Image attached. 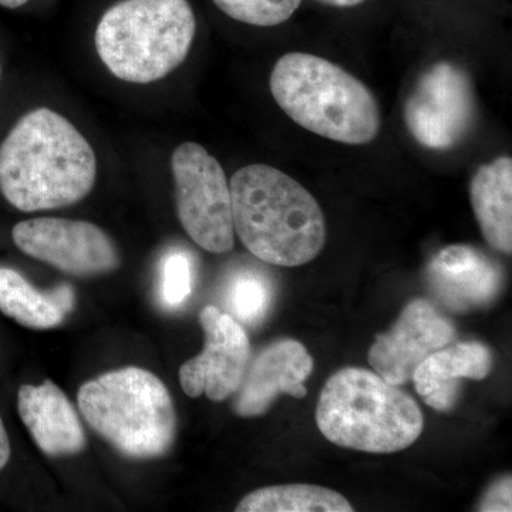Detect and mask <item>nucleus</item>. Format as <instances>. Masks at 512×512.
<instances>
[{
	"label": "nucleus",
	"mask_w": 512,
	"mask_h": 512,
	"mask_svg": "<svg viewBox=\"0 0 512 512\" xmlns=\"http://www.w3.org/2000/svg\"><path fill=\"white\" fill-rule=\"evenodd\" d=\"M237 512H352L342 494L312 484L272 485L245 495Z\"/></svg>",
	"instance_id": "17"
},
{
	"label": "nucleus",
	"mask_w": 512,
	"mask_h": 512,
	"mask_svg": "<svg viewBox=\"0 0 512 512\" xmlns=\"http://www.w3.org/2000/svg\"><path fill=\"white\" fill-rule=\"evenodd\" d=\"M493 352L480 342L458 343L431 353L414 370L417 393L431 409L448 412L460 396V380H483L493 370Z\"/></svg>",
	"instance_id": "15"
},
{
	"label": "nucleus",
	"mask_w": 512,
	"mask_h": 512,
	"mask_svg": "<svg viewBox=\"0 0 512 512\" xmlns=\"http://www.w3.org/2000/svg\"><path fill=\"white\" fill-rule=\"evenodd\" d=\"M178 220L188 237L211 254L235 244L231 190L217 158L200 144H180L171 157Z\"/></svg>",
	"instance_id": "7"
},
{
	"label": "nucleus",
	"mask_w": 512,
	"mask_h": 512,
	"mask_svg": "<svg viewBox=\"0 0 512 512\" xmlns=\"http://www.w3.org/2000/svg\"><path fill=\"white\" fill-rule=\"evenodd\" d=\"M471 205L485 241L512 252V160L500 157L481 165L470 184Z\"/></svg>",
	"instance_id": "16"
},
{
	"label": "nucleus",
	"mask_w": 512,
	"mask_h": 512,
	"mask_svg": "<svg viewBox=\"0 0 512 512\" xmlns=\"http://www.w3.org/2000/svg\"><path fill=\"white\" fill-rule=\"evenodd\" d=\"M97 178L86 137L62 114H23L0 143V192L22 212L57 210L84 200Z\"/></svg>",
	"instance_id": "1"
},
{
	"label": "nucleus",
	"mask_w": 512,
	"mask_h": 512,
	"mask_svg": "<svg viewBox=\"0 0 512 512\" xmlns=\"http://www.w3.org/2000/svg\"><path fill=\"white\" fill-rule=\"evenodd\" d=\"M10 460V441L8 431L5 429L2 417H0V471L8 466Z\"/></svg>",
	"instance_id": "24"
},
{
	"label": "nucleus",
	"mask_w": 512,
	"mask_h": 512,
	"mask_svg": "<svg viewBox=\"0 0 512 512\" xmlns=\"http://www.w3.org/2000/svg\"><path fill=\"white\" fill-rule=\"evenodd\" d=\"M0 312L26 328L45 330L59 326L64 313L15 269L0 268Z\"/></svg>",
	"instance_id": "18"
},
{
	"label": "nucleus",
	"mask_w": 512,
	"mask_h": 512,
	"mask_svg": "<svg viewBox=\"0 0 512 512\" xmlns=\"http://www.w3.org/2000/svg\"><path fill=\"white\" fill-rule=\"evenodd\" d=\"M192 292V265L184 252L165 256L161 268V301L168 309H178L188 301Z\"/></svg>",
	"instance_id": "21"
},
{
	"label": "nucleus",
	"mask_w": 512,
	"mask_h": 512,
	"mask_svg": "<svg viewBox=\"0 0 512 512\" xmlns=\"http://www.w3.org/2000/svg\"><path fill=\"white\" fill-rule=\"evenodd\" d=\"M200 323L205 348L181 366V387L187 396L207 394L212 402H222L238 392L249 365L251 345L238 320L215 306L202 309Z\"/></svg>",
	"instance_id": "10"
},
{
	"label": "nucleus",
	"mask_w": 512,
	"mask_h": 512,
	"mask_svg": "<svg viewBox=\"0 0 512 512\" xmlns=\"http://www.w3.org/2000/svg\"><path fill=\"white\" fill-rule=\"evenodd\" d=\"M0 77H2V64H0Z\"/></svg>",
	"instance_id": "27"
},
{
	"label": "nucleus",
	"mask_w": 512,
	"mask_h": 512,
	"mask_svg": "<svg viewBox=\"0 0 512 512\" xmlns=\"http://www.w3.org/2000/svg\"><path fill=\"white\" fill-rule=\"evenodd\" d=\"M229 190L235 234L266 264H309L325 247L322 208L284 171L266 164L247 165L232 175Z\"/></svg>",
	"instance_id": "2"
},
{
	"label": "nucleus",
	"mask_w": 512,
	"mask_h": 512,
	"mask_svg": "<svg viewBox=\"0 0 512 512\" xmlns=\"http://www.w3.org/2000/svg\"><path fill=\"white\" fill-rule=\"evenodd\" d=\"M478 511H511V476L503 477L491 485L483 500L478 504Z\"/></svg>",
	"instance_id": "22"
},
{
	"label": "nucleus",
	"mask_w": 512,
	"mask_h": 512,
	"mask_svg": "<svg viewBox=\"0 0 512 512\" xmlns=\"http://www.w3.org/2000/svg\"><path fill=\"white\" fill-rule=\"evenodd\" d=\"M318 2L333 8H355L357 5H362L365 0H318Z\"/></svg>",
	"instance_id": "25"
},
{
	"label": "nucleus",
	"mask_w": 512,
	"mask_h": 512,
	"mask_svg": "<svg viewBox=\"0 0 512 512\" xmlns=\"http://www.w3.org/2000/svg\"><path fill=\"white\" fill-rule=\"evenodd\" d=\"M313 359L298 340H276L266 346L245 370L238 389L234 412L239 417L262 416L281 394L303 399V386L311 376Z\"/></svg>",
	"instance_id": "12"
},
{
	"label": "nucleus",
	"mask_w": 512,
	"mask_h": 512,
	"mask_svg": "<svg viewBox=\"0 0 512 512\" xmlns=\"http://www.w3.org/2000/svg\"><path fill=\"white\" fill-rule=\"evenodd\" d=\"M454 333L450 320L429 301L414 299L389 332L377 335L369 350L370 366L390 384L402 386L426 357L453 340Z\"/></svg>",
	"instance_id": "11"
},
{
	"label": "nucleus",
	"mask_w": 512,
	"mask_h": 512,
	"mask_svg": "<svg viewBox=\"0 0 512 512\" xmlns=\"http://www.w3.org/2000/svg\"><path fill=\"white\" fill-rule=\"evenodd\" d=\"M49 295L50 298H52V301L55 302L57 308H59L64 315L72 312L74 305V293L72 286L59 285L57 288L53 289V291H50Z\"/></svg>",
	"instance_id": "23"
},
{
	"label": "nucleus",
	"mask_w": 512,
	"mask_h": 512,
	"mask_svg": "<svg viewBox=\"0 0 512 512\" xmlns=\"http://www.w3.org/2000/svg\"><path fill=\"white\" fill-rule=\"evenodd\" d=\"M84 420L123 456H164L175 439V410L167 387L154 373L124 367L104 373L77 394Z\"/></svg>",
	"instance_id": "6"
},
{
	"label": "nucleus",
	"mask_w": 512,
	"mask_h": 512,
	"mask_svg": "<svg viewBox=\"0 0 512 512\" xmlns=\"http://www.w3.org/2000/svg\"><path fill=\"white\" fill-rule=\"evenodd\" d=\"M427 279L448 308L467 312L494 301L503 285V271L477 248L450 245L431 259Z\"/></svg>",
	"instance_id": "13"
},
{
	"label": "nucleus",
	"mask_w": 512,
	"mask_h": 512,
	"mask_svg": "<svg viewBox=\"0 0 512 512\" xmlns=\"http://www.w3.org/2000/svg\"><path fill=\"white\" fill-rule=\"evenodd\" d=\"M269 87L286 116L316 136L365 146L379 134L382 116L373 93L323 57L301 52L279 57Z\"/></svg>",
	"instance_id": "3"
},
{
	"label": "nucleus",
	"mask_w": 512,
	"mask_h": 512,
	"mask_svg": "<svg viewBox=\"0 0 512 512\" xmlns=\"http://www.w3.org/2000/svg\"><path fill=\"white\" fill-rule=\"evenodd\" d=\"M12 238L23 254L74 276L109 274L120 264L113 241L92 222L33 218L16 224Z\"/></svg>",
	"instance_id": "9"
},
{
	"label": "nucleus",
	"mask_w": 512,
	"mask_h": 512,
	"mask_svg": "<svg viewBox=\"0 0 512 512\" xmlns=\"http://www.w3.org/2000/svg\"><path fill=\"white\" fill-rule=\"evenodd\" d=\"M229 18L245 25L272 28L285 23L302 0H212Z\"/></svg>",
	"instance_id": "20"
},
{
	"label": "nucleus",
	"mask_w": 512,
	"mask_h": 512,
	"mask_svg": "<svg viewBox=\"0 0 512 512\" xmlns=\"http://www.w3.org/2000/svg\"><path fill=\"white\" fill-rule=\"evenodd\" d=\"M28 2H30V0H0V6L6 9H18Z\"/></svg>",
	"instance_id": "26"
},
{
	"label": "nucleus",
	"mask_w": 512,
	"mask_h": 512,
	"mask_svg": "<svg viewBox=\"0 0 512 512\" xmlns=\"http://www.w3.org/2000/svg\"><path fill=\"white\" fill-rule=\"evenodd\" d=\"M316 424L336 446L390 454L413 446L424 417L410 394L363 367H345L320 393Z\"/></svg>",
	"instance_id": "4"
},
{
	"label": "nucleus",
	"mask_w": 512,
	"mask_h": 512,
	"mask_svg": "<svg viewBox=\"0 0 512 512\" xmlns=\"http://www.w3.org/2000/svg\"><path fill=\"white\" fill-rule=\"evenodd\" d=\"M272 286L265 276L241 272L229 284L228 306L235 320L255 326L265 319L272 303Z\"/></svg>",
	"instance_id": "19"
},
{
	"label": "nucleus",
	"mask_w": 512,
	"mask_h": 512,
	"mask_svg": "<svg viewBox=\"0 0 512 512\" xmlns=\"http://www.w3.org/2000/svg\"><path fill=\"white\" fill-rule=\"evenodd\" d=\"M476 111V94L466 70L439 62L421 74L407 97L404 123L420 146L446 151L467 137Z\"/></svg>",
	"instance_id": "8"
},
{
	"label": "nucleus",
	"mask_w": 512,
	"mask_h": 512,
	"mask_svg": "<svg viewBox=\"0 0 512 512\" xmlns=\"http://www.w3.org/2000/svg\"><path fill=\"white\" fill-rule=\"evenodd\" d=\"M195 33L197 19L188 0H120L101 16L94 43L113 76L148 84L184 63Z\"/></svg>",
	"instance_id": "5"
},
{
	"label": "nucleus",
	"mask_w": 512,
	"mask_h": 512,
	"mask_svg": "<svg viewBox=\"0 0 512 512\" xmlns=\"http://www.w3.org/2000/svg\"><path fill=\"white\" fill-rule=\"evenodd\" d=\"M20 419L36 446L50 457L73 456L86 446L83 426L66 394L55 383L23 384L18 393Z\"/></svg>",
	"instance_id": "14"
}]
</instances>
